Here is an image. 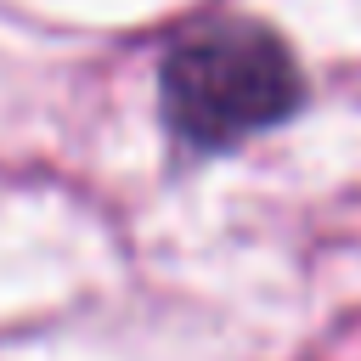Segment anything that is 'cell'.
Here are the masks:
<instances>
[{"mask_svg":"<svg viewBox=\"0 0 361 361\" xmlns=\"http://www.w3.org/2000/svg\"><path fill=\"white\" fill-rule=\"evenodd\" d=\"M299 68L265 23L220 17L175 39L164 56L169 124L197 147H226L299 107Z\"/></svg>","mask_w":361,"mask_h":361,"instance_id":"obj_1","label":"cell"}]
</instances>
